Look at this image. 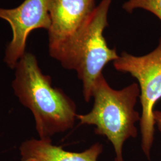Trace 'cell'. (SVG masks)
Instances as JSON below:
<instances>
[{"instance_id": "obj_1", "label": "cell", "mask_w": 161, "mask_h": 161, "mask_svg": "<svg viewBox=\"0 0 161 161\" xmlns=\"http://www.w3.org/2000/svg\"><path fill=\"white\" fill-rule=\"evenodd\" d=\"M15 70L13 92L32 112L40 138L51 139L72 129L77 119L76 104L61 88L52 86L51 77L42 73L34 55L25 53Z\"/></svg>"}, {"instance_id": "obj_2", "label": "cell", "mask_w": 161, "mask_h": 161, "mask_svg": "<svg viewBox=\"0 0 161 161\" xmlns=\"http://www.w3.org/2000/svg\"><path fill=\"white\" fill-rule=\"evenodd\" d=\"M112 0H102L86 22L75 34L57 44L48 46L50 55L65 69L75 70L82 84L85 101L89 102L98 78L104 68L119 55L108 46L104 31L108 25Z\"/></svg>"}, {"instance_id": "obj_3", "label": "cell", "mask_w": 161, "mask_h": 161, "mask_svg": "<svg viewBox=\"0 0 161 161\" xmlns=\"http://www.w3.org/2000/svg\"><path fill=\"white\" fill-rule=\"evenodd\" d=\"M140 94L137 83L115 90L102 74L92 89V109L86 114L77 115L80 125H94L97 135L106 137L111 142L115 150V161H124L122 155L124 143L137 136L136 124L140 121L141 115L135 107Z\"/></svg>"}, {"instance_id": "obj_4", "label": "cell", "mask_w": 161, "mask_h": 161, "mask_svg": "<svg viewBox=\"0 0 161 161\" xmlns=\"http://www.w3.org/2000/svg\"><path fill=\"white\" fill-rule=\"evenodd\" d=\"M115 69L128 73L138 80L142 111L140 121L142 149L148 159L154 141V107L161 98V37L158 46L149 53L134 56L123 52L114 62Z\"/></svg>"}, {"instance_id": "obj_5", "label": "cell", "mask_w": 161, "mask_h": 161, "mask_svg": "<svg viewBox=\"0 0 161 161\" xmlns=\"http://www.w3.org/2000/svg\"><path fill=\"white\" fill-rule=\"evenodd\" d=\"M49 0H25L14 8H0V18L11 26L12 40L6 48L4 62L11 69H15L19 60L25 54L26 41L35 29L48 30L50 17Z\"/></svg>"}, {"instance_id": "obj_6", "label": "cell", "mask_w": 161, "mask_h": 161, "mask_svg": "<svg viewBox=\"0 0 161 161\" xmlns=\"http://www.w3.org/2000/svg\"><path fill=\"white\" fill-rule=\"evenodd\" d=\"M96 0H49L48 46L65 40L80 28L95 7Z\"/></svg>"}, {"instance_id": "obj_7", "label": "cell", "mask_w": 161, "mask_h": 161, "mask_svg": "<svg viewBox=\"0 0 161 161\" xmlns=\"http://www.w3.org/2000/svg\"><path fill=\"white\" fill-rule=\"evenodd\" d=\"M103 150L96 143L82 152H69L54 145L52 139L41 138L26 140L19 148L21 161H98Z\"/></svg>"}, {"instance_id": "obj_8", "label": "cell", "mask_w": 161, "mask_h": 161, "mask_svg": "<svg viewBox=\"0 0 161 161\" xmlns=\"http://www.w3.org/2000/svg\"><path fill=\"white\" fill-rule=\"evenodd\" d=\"M123 9L132 13L136 10L142 9L152 13L161 21V0H127Z\"/></svg>"}, {"instance_id": "obj_9", "label": "cell", "mask_w": 161, "mask_h": 161, "mask_svg": "<svg viewBox=\"0 0 161 161\" xmlns=\"http://www.w3.org/2000/svg\"><path fill=\"white\" fill-rule=\"evenodd\" d=\"M153 118L155 125L161 133V110H154Z\"/></svg>"}]
</instances>
